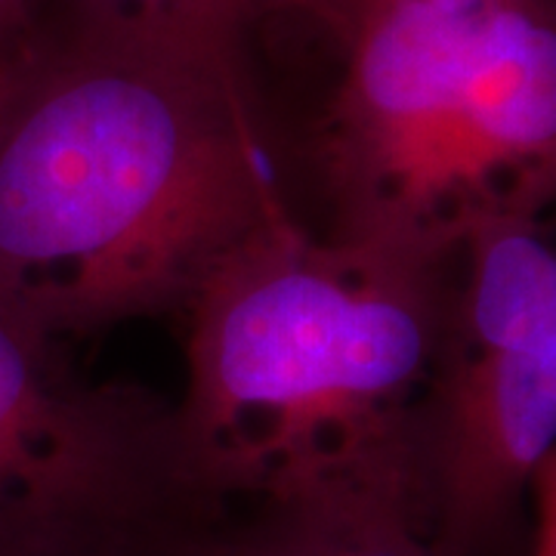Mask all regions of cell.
<instances>
[{
	"instance_id": "obj_1",
	"label": "cell",
	"mask_w": 556,
	"mask_h": 556,
	"mask_svg": "<svg viewBox=\"0 0 556 556\" xmlns=\"http://www.w3.org/2000/svg\"><path fill=\"white\" fill-rule=\"evenodd\" d=\"M288 214L254 78L65 22L0 65V298L47 338L186 313Z\"/></svg>"
},
{
	"instance_id": "obj_2",
	"label": "cell",
	"mask_w": 556,
	"mask_h": 556,
	"mask_svg": "<svg viewBox=\"0 0 556 556\" xmlns=\"http://www.w3.org/2000/svg\"><path fill=\"white\" fill-rule=\"evenodd\" d=\"M457 257L269 223L186 306L177 415L236 510L316 495L390 497L424 529L420 408L452 334Z\"/></svg>"
},
{
	"instance_id": "obj_3",
	"label": "cell",
	"mask_w": 556,
	"mask_h": 556,
	"mask_svg": "<svg viewBox=\"0 0 556 556\" xmlns=\"http://www.w3.org/2000/svg\"><path fill=\"white\" fill-rule=\"evenodd\" d=\"M328 47L298 149L334 241L460 254L556 211V0H260Z\"/></svg>"
},
{
	"instance_id": "obj_4",
	"label": "cell",
	"mask_w": 556,
	"mask_h": 556,
	"mask_svg": "<svg viewBox=\"0 0 556 556\" xmlns=\"http://www.w3.org/2000/svg\"><path fill=\"white\" fill-rule=\"evenodd\" d=\"M229 514L174 399L84 378L0 298V556H199Z\"/></svg>"
},
{
	"instance_id": "obj_5",
	"label": "cell",
	"mask_w": 556,
	"mask_h": 556,
	"mask_svg": "<svg viewBox=\"0 0 556 556\" xmlns=\"http://www.w3.org/2000/svg\"><path fill=\"white\" fill-rule=\"evenodd\" d=\"M554 448L556 331L514 353L442 362L417 427L430 556L501 554Z\"/></svg>"
},
{
	"instance_id": "obj_6",
	"label": "cell",
	"mask_w": 556,
	"mask_h": 556,
	"mask_svg": "<svg viewBox=\"0 0 556 556\" xmlns=\"http://www.w3.org/2000/svg\"><path fill=\"white\" fill-rule=\"evenodd\" d=\"M199 556H430V547L412 507L334 492L236 507Z\"/></svg>"
},
{
	"instance_id": "obj_7",
	"label": "cell",
	"mask_w": 556,
	"mask_h": 556,
	"mask_svg": "<svg viewBox=\"0 0 556 556\" xmlns=\"http://www.w3.org/2000/svg\"><path fill=\"white\" fill-rule=\"evenodd\" d=\"M257 10L260 0H62V22L254 78Z\"/></svg>"
},
{
	"instance_id": "obj_8",
	"label": "cell",
	"mask_w": 556,
	"mask_h": 556,
	"mask_svg": "<svg viewBox=\"0 0 556 556\" xmlns=\"http://www.w3.org/2000/svg\"><path fill=\"white\" fill-rule=\"evenodd\" d=\"M529 489L535 492L538 507L535 541L529 556H556V448L541 460Z\"/></svg>"
},
{
	"instance_id": "obj_9",
	"label": "cell",
	"mask_w": 556,
	"mask_h": 556,
	"mask_svg": "<svg viewBox=\"0 0 556 556\" xmlns=\"http://www.w3.org/2000/svg\"><path fill=\"white\" fill-rule=\"evenodd\" d=\"M38 13V0H0V65L13 56Z\"/></svg>"
}]
</instances>
